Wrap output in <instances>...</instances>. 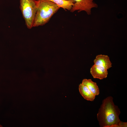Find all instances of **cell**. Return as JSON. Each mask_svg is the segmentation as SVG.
Segmentation results:
<instances>
[{"label": "cell", "mask_w": 127, "mask_h": 127, "mask_svg": "<svg viewBox=\"0 0 127 127\" xmlns=\"http://www.w3.org/2000/svg\"><path fill=\"white\" fill-rule=\"evenodd\" d=\"M113 99L110 96L102 101L97 114L99 125L102 127H127V123L121 121L119 118L120 109L114 104Z\"/></svg>", "instance_id": "1"}, {"label": "cell", "mask_w": 127, "mask_h": 127, "mask_svg": "<svg viewBox=\"0 0 127 127\" xmlns=\"http://www.w3.org/2000/svg\"><path fill=\"white\" fill-rule=\"evenodd\" d=\"M20 8L27 28L33 27L37 10V0H20Z\"/></svg>", "instance_id": "3"}, {"label": "cell", "mask_w": 127, "mask_h": 127, "mask_svg": "<svg viewBox=\"0 0 127 127\" xmlns=\"http://www.w3.org/2000/svg\"><path fill=\"white\" fill-rule=\"evenodd\" d=\"M82 83L86 86L95 96L99 94V89L96 83L92 81L91 79H84Z\"/></svg>", "instance_id": "8"}, {"label": "cell", "mask_w": 127, "mask_h": 127, "mask_svg": "<svg viewBox=\"0 0 127 127\" xmlns=\"http://www.w3.org/2000/svg\"><path fill=\"white\" fill-rule=\"evenodd\" d=\"M37 11L33 27L45 24L60 8L48 0H37Z\"/></svg>", "instance_id": "2"}, {"label": "cell", "mask_w": 127, "mask_h": 127, "mask_svg": "<svg viewBox=\"0 0 127 127\" xmlns=\"http://www.w3.org/2000/svg\"><path fill=\"white\" fill-rule=\"evenodd\" d=\"M75 1L70 10L71 12L78 11L79 12L82 11H85L87 14H91V9L98 7L97 4L93 2L94 0H73Z\"/></svg>", "instance_id": "4"}, {"label": "cell", "mask_w": 127, "mask_h": 127, "mask_svg": "<svg viewBox=\"0 0 127 127\" xmlns=\"http://www.w3.org/2000/svg\"><path fill=\"white\" fill-rule=\"evenodd\" d=\"M107 70L103 66L94 65L90 68V73L93 78L102 79L107 77Z\"/></svg>", "instance_id": "5"}, {"label": "cell", "mask_w": 127, "mask_h": 127, "mask_svg": "<svg viewBox=\"0 0 127 127\" xmlns=\"http://www.w3.org/2000/svg\"><path fill=\"white\" fill-rule=\"evenodd\" d=\"M94 65L103 66L108 70L112 67V63L107 55L102 54L97 56L94 60Z\"/></svg>", "instance_id": "6"}, {"label": "cell", "mask_w": 127, "mask_h": 127, "mask_svg": "<svg viewBox=\"0 0 127 127\" xmlns=\"http://www.w3.org/2000/svg\"><path fill=\"white\" fill-rule=\"evenodd\" d=\"M79 89L80 94L86 100L93 101L95 99V95L85 85L82 83L79 85Z\"/></svg>", "instance_id": "7"}, {"label": "cell", "mask_w": 127, "mask_h": 127, "mask_svg": "<svg viewBox=\"0 0 127 127\" xmlns=\"http://www.w3.org/2000/svg\"><path fill=\"white\" fill-rule=\"evenodd\" d=\"M56 4L59 7L70 11L75 1L73 0H48Z\"/></svg>", "instance_id": "9"}]
</instances>
